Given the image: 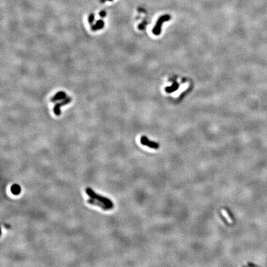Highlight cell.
Masks as SVG:
<instances>
[{
    "label": "cell",
    "instance_id": "6da1fadb",
    "mask_svg": "<svg viewBox=\"0 0 267 267\" xmlns=\"http://www.w3.org/2000/svg\"><path fill=\"white\" fill-rule=\"evenodd\" d=\"M85 191H86V193L88 195L89 197H90V198H94V199H95V200H97L98 201H100L103 203H104V204L105 205H106L107 206H109L110 208H111V209L113 208V206H114V205L113 204V202L112 201L110 200V199L108 198H106L105 197H103L102 196V195H98V194H97L95 193V192L92 189H90V187H87L86 189V190H85Z\"/></svg>",
    "mask_w": 267,
    "mask_h": 267
},
{
    "label": "cell",
    "instance_id": "7a4b0ae2",
    "mask_svg": "<svg viewBox=\"0 0 267 267\" xmlns=\"http://www.w3.org/2000/svg\"><path fill=\"white\" fill-rule=\"evenodd\" d=\"M171 19V16L169 14H165L164 16H162L158 19L155 27L153 28V33L155 35H159L162 31V24L166 21H168Z\"/></svg>",
    "mask_w": 267,
    "mask_h": 267
},
{
    "label": "cell",
    "instance_id": "3957f363",
    "mask_svg": "<svg viewBox=\"0 0 267 267\" xmlns=\"http://www.w3.org/2000/svg\"><path fill=\"white\" fill-rule=\"evenodd\" d=\"M72 101V98L71 97H66L64 100H63V101L61 102L57 103L53 107V112H54L55 115L56 116H60L61 115V107L63 106H65L67 104H69V103L71 102Z\"/></svg>",
    "mask_w": 267,
    "mask_h": 267
},
{
    "label": "cell",
    "instance_id": "277c9868",
    "mask_svg": "<svg viewBox=\"0 0 267 267\" xmlns=\"http://www.w3.org/2000/svg\"><path fill=\"white\" fill-rule=\"evenodd\" d=\"M140 143L143 145L154 149H158L160 147L158 143L150 140L146 136H142L140 138Z\"/></svg>",
    "mask_w": 267,
    "mask_h": 267
},
{
    "label": "cell",
    "instance_id": "5b68a950",
    "mask_svg": "<svg viewBox=\"0 0 267 267\" xmlns=\"http://www.w3.org/2000/svg\"><path fill=\"white\" fill-rule=\"evenodd\" d=\"M87 202L89 204H90V205L100 206V207H101L103 210H109L111 209V208L109 207V206L105 205L104 203H103L100 201H98L97 200H95V199L92 198H90V199H88Z\"/></svg>",
    "mask_w": 267,
    "mask_h": 267
},
{
    "label": "cell",
    "instance_id": "8992f818",
    "mask_svg": "<svg viewBox=\"0 0 267 267\" xmlns=\"http://www.w3.org/2000/svg\"><path fill=\"white\" fill-rule=\"evenodd\" d=\"M67 97V95L66 93L65 92H58V93H56L53 97L51 98V102L55 103L57 101L59 100H63L65 98Z\"/></svg>",
    "mask_w": 267,
    "mask_h": 267
},
{
    "label": "cell",
    "instance_id": "52a82bcc",
    "mask_svg": "<svg viewBox=\"0 0 267 267\" xmlns=\"http://www.w3.org/2000/svg\"><path fill=\"white\" fill-rule=\"evenodd\" d=\"M105 26V22L103 20H98L94 25H92L91 29L92 31H97L100 30Z\"/></svg>",
    "mask_w": 267,
    "mask_h": 267
},
{
    "label": "cell",
    "instance_id": "ba28073f",
    "mask_svg": "<svg viewBox=\"0 0 267 267\" xmlns=\"http://www.w3.org/2000/svg\"><path fill=\"white\" fill-rule=\"evenodd\" d=\"M179 84L177 83L176 82H174L171 86L166 87L165 90L167 93H172V92L176 91L178 89V88H179Z\"/></svg>",
    "mask_w": 267,
    "mask_h": 267
},
{
    "label": "cell",
    "instance_id": "9c48e42d",
    "mask_svg": "<svg viewBox=\"0 0 267 267\" xmlns=\"http://www.w3.org/2000/svg\"><path fill=\"white\" fill-rule=\"evenodd\" d=\"M11 191L14 195H19L21 192V188L18 184H14L11 188Z\"/></svg>",
    "mask_w": 267,
    "mask_h": 267
},
{
    "label": "cell",
    "instance_id": "30bf717a",
    "mask_svg": "<svg viewBox=\"0 0 267 267\" xmlns=\"http://www.w3.org/2000/svg\"><path fill=\"white\" fill-rule=\"evenodd\" d=\"M95 20V15L94 14H91L89 15L88 17V21L90 24H92L94 22V21Z\"/></svg>",
    "mask_w": 267,
    "mask_h": 267
},
{
    "label": "cell",
    "instance_id": "8fae6325",
    "mask_svg": "<svg viewBox=\"0 0 267 267\" xmlns=\"http://www.w3.org/2000/svg\"><path fill=\"white\" fill-rule=\"evenodd\" d=\"M99 14H100V16L101 17H105L106 16V12L105 11H101L100 12Z\"/></svg>",
    "mask_w": 267,
    "mask_h": 267
},
{
    "label": "cell",
    "instance_id": "7c38bea8",
    "mask_svg": "<svg viewBox=\"0 0 267 267\" xmlns=\"http://www.w3.org/2000/svg\"><path fill=\"white\" fill-rule=\"evenodd\" d=\"M107 1H113V0H107Z\"/></svg>",
    "mask_w": 267,
    "mask_h": 267
}]
</instances>
